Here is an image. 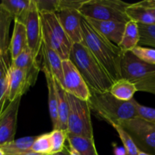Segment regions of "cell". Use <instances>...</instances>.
Wrapping results in <instances>:
<instances>
[{
  "label": "cell",
  "instance_id": "obj_14",
  "mask_svg": "<svg viewBox=\"0 0 155 155\" xmlns=\"http://www.w3.org/2000/svg\"><path fill=\"white\" fill-rule=\"evenodd\" d=\"M11 61V66L23 70L27 74L31 86H34L39 71H41V68L38 59L33 58L30 49L27 48L23 51L16 58Z\"/></svg>",
  "mask_w": 155,
  "mask_h": 155
},
{
  "label": "cell",
  "instance_id": "obj_6",
  "mask_svg": "<svg viewBox=\"0 0 155 155\" xmlns=\"http://www.w3.org/2000/svg\"><path fill=\"white\" fill-rule=\"evenodd\" d=\"M130 5L120 0H86L80 6L79 12L86 19L127 24L130 20L126 10Z\"/></svg>",
  "mask_w": 155,
  "mask_h": 155
},
{
  "label": "cell",
  "instance_id": "obj_33",
  "mask_svg": "<svg viewBox=\"0 0 155 155\" xmlns=\"http://www.w3.org/2000/svg\"><path fill=\"white\" fill-rule=\"evenodd\" d=\"M134 105L137 112L138 117L143 118L149 122L155 124V108L142 105L134 99Z\"/></svg>",
  "mask_w": 155,
  "mask_h": 155
},
{
  "label": "cell",
  "instance_id": "obj_42",
  "mask_svg": "<svg viewBox=\"0 0 155 155\" xmlns=\"http://www.w3.org/2000/svg\"><path fill=\"white\" fill-rule=\"evenodd\" d=\"M27 155H40V154H35V153H32V154H27Z\"/></svg>",
  "mask_w": 155,
  "mask_h": 155
},
{
  "label": "cell",
  "instance_id": "obj_29",
  "mask_svg": "<svg viewBox=\"0 0 155 155\" xmlns=\"http://www.w3.org/2000/svg\"><path fill=\"white\" fill-rule=\"evenodd\" d=\"M32 152L40 155H51L49 133L36 136L31 148Z\"/></svg>",
  "mask_w": 155,
  "mask_h": 155
},
{
  "label": "cell",
  "instance_id": "obj_28",
  "mask_svg": "<svg viewBox=\"0 0 155 155\" xmlns=\"http://www.w3.org/2000/svg\"><path fill=\"white\" fill-rule=\"evenodd\" d=\"M139 30V45H148L155 49V24H138Z\"/></svg>",
  "mask_w": 155,
  "mask_h": 155
},
{
  "label": "cell",
  "instance_id": "obj_19",
  "mask_svg": "<svg viewBox=\"0 0 155 155\" xmlns=\"http://www.w3.org/2000/svg\"><path fill=\"white\" fill-rule=\"evenodd\" d=\"M36 136H26L0 145L5 155H27L32 154L31 148Z\"/></svg>",
  "mask_w": 155,
  "mask_h": 155
},
{
  "label": "cell",
  "instance_id": "obj_40",
  "mask_svg": "<svg viewBox=\"0 0 155 155\" xmlns=\"http://www.w3.org/2000/svg\"><path fill=\"white\" fill-rule=\"evenodd\" d=\"M138 155H151V154H148V153H145V152H144V151H139V154H138Z\"/></svg>",
  "mask_w": 155,
  "mask_h": 155
},
{
  "label": "cell",
  "instance_id": "obj_8",
  "mask_svg": "<svg viewBox=\"0 0 155 155\" xmlns=\"http://www.w3.org/2000/svg\"><path fill=\"white\" fill-rule=\"evenodd\" d=\"M27 30V44L32 55L38 59L42 43L40 12L36 0H31L30 8L23 20Z\"/></svg>",
  "mask_w": 155,
  "mask_h": 155
},
{
  "label": "cell",
  "instance_id": "obj_34",
  "mask_svg": "<svg viewBox=\"0 0 155 155\" xmlns=\"http://www.w3.org/2000/svg\"><path fill=\"white\" fill-rule=\"evenodd\" d=\"M11 63L8 60V51L0 49V80L8 72Z\"/></svg>",
  "mask_w": 155,
  "mask_h": 155
},
{
  "label": "cell",
  "instance_id": "obj_18",
  "mask_svg": "<svg viewBox=\"0 0 155 155\" xmlns=\"http://www.w3.org/2000/svg\"><path fill=\"white\" fill-rule=\"evenodd\" d=\"M44 73L48 89V109L50 118L52 124L53 130L58 129V98L55 89V80L54 77L47 70H41Z\"/></svg>",
  "mask_w": 155,
  "mask_h": 155
},
{
  "label": "cell",
  "instance_id": "obj_37",
  "mask_svg": "<svg viewBox=\"0 0 155 155\" xmlns=\"http://www.w3.org/2000/svg\"><path fill=\"white\" fill-rule=\"evenodd\" d=\"M67 149H68L69 155H80V154H79L75 149H74V148H73L72 147L70 146V145H69V148H67Z\"/></svg>",
  "mask_w": 155,
  "mask_h": 155
},
{
  "label": "cell",
  "instance_id": "obj_4",
  "mask_svg": "<svg viewBox=\"0 0 155 155\" xmlns=\"http://www.w3.org/2000/svg\"><path fill=\"white\" fill-rule=\"evenodd\" d=\"M120 77L133 83L139 92L155 95V65L142 61L132 51L123 52Z\"/></svg>",
  "mask_w": 155,
  "mask_h": 155
},
{
  "label": "cell",
  "instance_id": "obj_7",
  "mask_svg": "<svg viewBox=\"0 0 155 155\" xmlns=\"http://www.w3.org/2000/svg\"><path fill=\"white\" fill-rule=\"evenodd\" d=\"M69 105L68 119V134L94 139L89 101L80 99L66 92Z\"/></svg>",
  "mask_w": 155,
  "mask_h": 155
},
{
  "label": "cell",
  "instance_id": "obj_16",
  "mask_svg": "<svg viewBox=\"0 0 155 155\" xmlns=\"http://www.w3.org/2000/svg\"><path fill=\"white\" fill-rule=\"evenodd\" d=\"M88 22L101 34L118 46L122 39L126 24L112 21H96L86 19Z\"/></svg>",
  "mask_w": 155,
  "mask_h": 155
},
{
  "label": "cell",
  "instance_id": "obj_1",
  "mask_svg": "<svg viewBox=\"0 0 155 155\" xmlns=\"http://www.w3.org/2000/svg\"><path fill=\"white\" fill-rule=\"evenodd\" d=\"M83 43L90 50L105 69L113 82L121 79L120 62L123 51L117 45L97 31L86 18H82Z\"/></svg>",
  "mask_w": 155,
  "mask_h": 155
},
{
  "label": "cell",
  "instance_id": "obj_23",
  "mask_svg": "<svg viewBox=\"0 0 155 155\" xmlns=\"http://www.w3.org/2000/svg\"><path fill=\"white\" fill-rule=\"evenodd\" d=\"M55 80V79H54ZM55 89L58 98V129L67 131L69 105L66 97V91L56 81Z\"/></svg>",
  "mask_w": 155,
  "mask_h": 155
},
{
  "label": "cell",
  "instance_id": "obj_12",
  "mask_svg": "<svg viewBox=\"0 0 155 155\" xmlns=\"http://www.w3.org/2000/svg\"><path fill=\"white\" fill-rule=\"evenodd\" d=\"M21 100L18 98L9 103L0 117V145L15 140Z\"/></svg>",
  "mask_w": 155,
  "mask_h": 155
},
{
  "label": "cell",
  "instance_id": "obj_32",
  "mask_svg": "<svg viewBox=\"0 0 155 155\" xmlns=\"http://www.w3.org/2000/svg\"><path fill=\"white\" fill-rule=\"evenodd\" d=\"M132 52L140 60L145 63L155 65V49L138 45Z\"/></svg>",
  "mask_w": 155,
  "mask_h": 155
},
{
  "label": "cell",
  "instance_id": "obj_20",
  "mask_svg": "<svg viewBox=\"0 0 155 155\" xmlns=\"http://www.w3.org/2000/svg\"><path fill=\"white\" fill-rule=\"evenodd\" d=\"M139 43V30L137 23L130 21L126 24L125 30L119 47L123 52L132 51Z\"/></svg>",
  "mask_w": 155,
  "mask_h": 155
},
{
  "label": "cell",
  "instance_id": "obj_3",
  "mask_svg": "<svg viewBox=\"0 0 155 155\" xmlns=\"http://www.w3.org/2000/svg\"><path fill=\"white\" fill-rule=\"evenodd\" d=\"M91 111L109 124H117L137 117L134 98L124 101L115 98L110 91L104 92H91L89 100Z\"/></svg>",
  "mask_w": 155,
  "mask_h": 155
},
{
  "label": "cell",
  "instance_id": "obj_15",
  "mask_svg": "<svg viewBox=\"0 0 155 155\" xmlns=\"http://www.w3.org/2000/svg\"><path fill=\"white\" fill-rule=\"evenodd\" d=\"M8 79L10 102L21 98L31 87L26 73L19 68L11 66L8 71Z\"/></svg>",
  "mask_w": 155,
  "mask_h": 155
},
{
  "label": "cell",
  "instance_id": "obj_17",
  "mask_svg": "<svg viewBox=\"0 0 155 155\" xmlns=\"http://www.w3.org/2000/svg\"><path fill=\"white\" fill-rule=\"evenodd\" d=\"M27 48H29L25 25L21 21L15 20L13 33L8 48L11 60L16 58L23 51Z\"/></svg>",
  "mask_w": 155,
  "mask_h": 155
},
{
  "label": "cell",
  "instance_id": "obj_11",
  "mask_svg": "<svg viewBox=\"0 0 155 155\" xmlns=\"http://www.w3.org/2000/svg\"><path fill=\"white\" fill-rule=\"evenodd\" d=\"M58 18L73 43H83L82 15L78 8L68 7L56 12Z\"/></svg>",
  "mask_w": 155,
  "mask_h": 155
},
{
  "label": "cell",
  "instance_id": "obj_27",
  "mask_svg": "<svg viewBox=\"0 0 155 155\" xmlns=\"http://www.w3.org/2000/svg\"><path fill=\"white\" fill-rule=\"evenodd\" d=\"M112 127H114L115 130L117 133L121 142H122L124 148H125L126 152L127 155H138L140 150L137 147L136 142L133 139L130 133L126 131L122 127L117 124H112Z\"/></svg>",
  "mask_w": 155,
  "mask_h": 155
},
{
  "label": "cell",
  "instance_id": "obj_30",
  "mask_svg": "<svg viewBox=\"0 0 155 155\" xmlns=\"http://www.w3.org/2000/svg\"><path fill=\"white\" fill-rule=\"evenodd\" d=\"M51 144V155L61 152L65 148V141L68 138V132L55 129L49 133Z\"/></svg>",
  "mask_w": 155,
  "mask_h": 155
},
{
  "label": "cell",
  "instance_id": "obj_26",
  "mask_svg": "<svg viewBox=\"0 0 155 155\" xmlns=\"http://www.w3.org/2000/svg\"><path fill=\"white\" fill-rule=\"evenodd\" d=\"M13 20V17L0 4V49L4 51H8L9 30Z\"/></svg>",
  "mask_w": 155,
  "mask_h": 155
},
{
  "label": "cell",
  "instance_id": "obj_2",
  "mask_svg": "<svg viewBox=\"0 0 155 155\" xmlns=\"http://www.w3.org/2000/svg\"><path fill=\"white\" fill-rule=\"evenodd\" d=\"M70 60L80 73L91 92H104L110 91L114 82L83 43H74L71 50Z\"/></svg>",
  "mask_w": 155,
  "mask_h": 155
},
{
  "label": "cell",
  "instance_id": "obj_38",
  "mask_svg": "<svg viewBox=\"0 0 155 155\" xmlns=\"http://www.w3.org/2000/svg\"><path fill=\"white\" fill-rule=\"evenodd\" d=\"M53 155H69V153H68V149H67V148L65 147V148L61 151V152L57 153V154H54Z\"/></svg>",
  "mask_w": 155,
  "mask_h": 155
},
{
  "label": "cell",
  "instance_id": "obj_31",
  "mask_svg": "<svg viewBox=\"0 0 155 155\" xmlns=\"http://www.w3.org/2000/svg\"><path fill=\"white\" fill-rule=\"evenodd\" d=\"M10 103L8 72L0 80V117Z\"/></svg>",
  "mask_w": 155,
  "mask_h": 155
},
{
  "label": "cell",
  "instance_id": "obj_24",
  "mask_svg": "<svg viewBox=\"0 0 155 155\" xmlns=\"http://www.w3.org/2000/svg\"><path fill=\"white\" fill-rule=\"evenodd\" d=\"M129 20L137 24H155V18L145 7L137 3L130 4L126 10Z\"/></svg>",
  "mask_w": 155,
  "mask_h": 155
},
{
  "label": "cell",
  "instance_id": "obj_39",
  "mask_svg": "<svg viewBox=\"0 0 155 155\" xmlns=\"http://www.w3.org/2000/svg\"><path fill=\"white\" fill-rule=\"evenodd\" d=\"M148 11H149L150 13L153 15V16L155 18V8H147Z\"/></svg>",
  "mask_w": 155,
  "mask_h": 155
},
{
  "label": "cell",
  "instance_id": "obj_21",
  "mask_svg": "<svg viewBox=\"0 0 155 155\" xmlns=\"http://www.w3.org/2000/svg\"><path fill=\"white\" fill-rule=\"evenodd\" d=\"M67 141L70 146L75 149L80 155H98L94 139L68 133Z\"/></svg>",
  "mask_w": 155,
  "mask_h": 155
},
{
  "label": "cell",
  "instance_id": "obj_25",
  "mask_svg": "<svg viewBox=\"0 0 155 155\" xmlns=\"http://www.w3.org/2000/svg\"><path fill=\"white\" fill-rule=\"evenodd\" d=\"M30 3L31 0H2L0 4L13 17L14 21L18 20L23 22Z\"/></svg>",
  "mask_w": 155,
  "mask_h": 155
},
{
  "label": "cell",
  "instance_id": "obj_41",
  "mask_svg": "<svg viewBox=\"0 0 155 155\" xmlns=\"http://www.w3.org/2000/svg\"><path fill=\"white\" fill-rule=\"evenodd\" d=\"M0 155H5V154L4 153V151H3L1 148H0Z\"/></svg>",
  "mask_w": 155,
  "mask_h": 155
},
{
  "label": "cell",
  "instance_id": "obj_10",
  "mask_svg": "<svg viewBox=\"0 0 155 155\" xmlns=\"http://www.w3.org/2000/svg\"><path fill=\"white\" fill-rule=\"evenodd\" d=\"M133 139L140 144L155 149V124L140 117L126 120L120 124Z\"/></svg>",
  "mask_w": 155,
  "mask_h": 155
},
{
  "label": "cell",
  "instance_id": "obj_22",
  "mask_svg": "<svg viewBox=\"0 0 155 155\" xmlns=\"http://www.w3.org/2000/svg\"><path fill=\"white\" fill-rule=\"evenodd\" d=\"M138 92L136 86L126 79H120L117 80L110 89V92L117 99L124 101L132 100L135 93Z\"/></svg>",
  "mask_w": 155,
  "mask_h": 155
},
{
  "label": "cell",
  "instance_id": "obj_5",
  "mask_svg": "<svg viewBox=\"0 0 155 155\" xmlns=\"http://www.w3.org/2000/svg\"><path fill=\"white\" fill-rule=\"evenodd\" d=\"M40 12L42 42L55 51L62 60L70 59L74 43L62 27L56 13Z\"/></svg>",
  "mask_w": 155,
  "mask_h": 155
},
{
  "label": "cell",
  "instance_id": "obj_36",
  "mask_svg": "<svg viewBox=\"0 0 155 155\" xmlns=\"http://www.w3.org/2000/svg\"><path fill=\"white\" fill-rule=\"evenodd\" d=\"M114 155H127L125 148L124 147L114 146Z\"/></svg>",
  "mask_w": 155,
  "mask_h": 155
},
{
  "label": "cell",
  "instance_id": "obj_13",
  "mask_svg": "<svg viewBox=\"0 0 155 155\" xmlns=\"http://www.w3.org/2000/svg\"><path fill=\"white\" fill-rule=\"evenodd\" d=\"M39 57L41 60V63H39L41 70L45 69L51 73L56 81L63 88V60L61 58L59 54L42 42Z\"/></svg>",
  "mask_w": 155,
  "mask_h": 155
},
{
  "label": "cell",
  "instance_id": "obj_9",
  "mask_svg": "<svg viewBox=\"0 0 155 155\" xmlns=\"http://www.w3.org/2000/svg\"><path fill=\"white\" fill-rule=\"evenodd\" d=\"M62 64L64 74L63 89L68 93L80 99L89 101L91 91L74 63L70 59H68L64 60Z\"/></svg>",
  "mask_w": 155,
  "mask_h": 155
},
{
  "label": "cell",
  "instance_id": "obj_35",
  "mask_svg": "<svg viewBox=\"0 0 155 155\" xmlns=\"http://www.w3.org/2000/svg\"><path fill=\"white\" fill-rule=\"evenodd\" d=\"M139 5L142 7L147 8H155V0H145V1L136 2Z\"/></svg>",
  "mask_w": 155,
  "mask_h": 155
}]
</instances>
